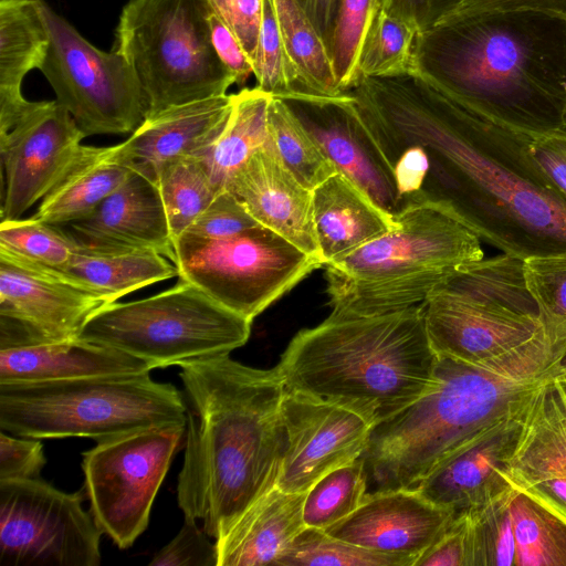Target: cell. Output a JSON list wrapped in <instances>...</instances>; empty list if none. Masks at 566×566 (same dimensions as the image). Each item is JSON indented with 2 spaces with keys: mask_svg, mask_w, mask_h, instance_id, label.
I'll list each match as a JSON object with an SVG mask.
<instances>
[{
  "mask_svg": "<svg viewBox=\"0 0 566 566\" xmlns=\"http://www.w3.org/2000/svg\"><path fill=\"white\" fill-rule=\"evenodd\" d=\"M379 10V0H338L329 55L338 88L344 94L359 82L361 50Z\"/></svg>",
  "mask_w": 566,
  "mask_h": 566,
  "instance_id": "cell-39",
  "label": "cell"
},
{
  "mask_svg": "<svg viewBox=\"0 0 566 566\" xmlns=\"http://www.w3.org/2000/svg\"><path fill=\"white\" fill-rule=\"evenodd\" d=\"M367 490V474L361 458L327 472L305 492V526L326 530L340 522L361 505Z\"/></svg>",
  "mask_w": 566,
  "mask_h": 566,
  "instance_id": "cell-36",
  "label": "cell"
},
{
  "mask_svg": "<svg viewBox=\"0 0 566 566\" xmlns=\"http://www.w3.org/2000/svg\"><path fill=\"white\" fill-rule=\"evenodd\" d=\"M436 359L421 303L378 315L331 313L296 333L275 367L287 390L343 405L375 426L428 390Z\"/></svg>",
  "mask_w": 566,
  "mask_h": 566,
  "instance_id": "cell-5",
  "label": "cell"
},
{
  "mask_svg": "<svg viewBox=\"0 0 566 566\" xmlns=\"http://www.w3.org/2000/svg\"><path fill=\"white\" fill-rule=\"evenodd\" d=\"M150 370L143 359L81 338L0 349V382L139 375Z\"/></svg>",
  "mask_w": 566,
  "mask_h": 566,
  "instance_id": "cell-25",
  "label": "cell"
},
{
  "mask_svg": "<svg viewBox=\"0 0 566 566\" xmlns=\"http://www.w3.org/2000/svg\"><path fill=\"white\" fill-rule=\"evenodd\" d=\"M42 0H0V6L2 4H12V3H25V2H40Z\"/></svg>",
  "mask_w": 566,
  "mask_h": 566,
  "instance_id": "cell-54",
  "label": "cell"
},
{
  "mask_svg": "<svg viewBox=\"0 0 566 566\" xmlns=\"http://www.w3.org/2000/svg\"><path fill=\"white\" fill-rule=\"evenodd\" d=\"M260 226L244 205L229 190L219 192L185 232L208 239H222ZM184 233V232H182Z\"/></svg>",
  "mask_w": 566,
  "mask_h": 566,
  "instance_id": "cell-44",
  "label": "cell"
},
{
  "mask_svg": "<svg viewBox=\"0 0 566 566\" xmlns=\"http://www.w3.org/2000/svg\"><path fill=\"white\" fill-rule=\"evenodd\" d=\"M269 132L283 164L306 188L314 190L338 172L317 142L280 98H271Z\"/></svg>",
  "mask_w": 566,
  "mask_h": 566,
  "instance_id": "cell-35",
  "label": "cell"
},
{
  "mask_svg": "<svg viewBox=\"0 0 566 566\" xmlns=\"http://www.w3.org/2000/svg\"><path fill=\"white\" fill-rule=\"evenodd\" d=\"M154 182L164 202L172 243L219 193L205 160L197 156L166 161Z\"/></svg>",
  "mask_w": 566,
  "mask_h": 566,
  "instance_id": "cell-34",
  "label": "cell"
},
{
  "mask_svg": "<svg viewBox=\"0 0 566 566\" xmlns=\"http://www.w3.org/2000/svg\"><path fill=\"white\" fill-rule=\"evenodd\" d=\"M526 408L490 426L451 451L415 490L430 502L458 514L513 489L506 472Z\"/></svg>",
  "mask_w": 566,
  "mask_h": 566,
  "instance_id": "cell-19",
  "label": "cell"
},
{
  "mask_svg": "<svg viewBox=\"0 0 566 566\" xmlns=\"http://www.w3.org/2000/svg\"><path fill=\"white\" fill-rule=\"evenodd\" d=\"M395 219L387 233L325 265L331 313L378 315L419 305L484 258L479 237L434 205L408 206Z\"/></svg>",
  "mask_w": 566,
  "mask_h": 566,
  "instance_id": "cell-6",
  "label": "cell"
},
{
  "mask_svg": "<svg viewBox=\"0 0 566 566\" xmlns=\"http://www.w3.org/2000/svg\"><path fill=\"white\" fill-rule=\"evenodd\" d=\"M315 233L324 265L333 263L396 226L357 184L336 172L313 190Z\"/></svg>",
  "mask_w": 566,
  "mask_h": 566,
  "instance_id": "cell-26",
  "label": "cell"
},
{
  "mask_svg": "<svg viewBox=\"0 0 566 566\" xmlns=\"http://www.w3.org/2000/svg\"><path fill=\"white\" fill-rule=\"evenodd\" d=\"M132 171L119 158L116 145H83L70 167L43 197L33 218L53 226L86 218Z\"/></svg>",
  "mask_w": 566,
  "mask_h": 566,
  "instance_id": "cell-30",
  "label": "cell"
},
{
  "mask_svg": "<svg viewBox=\"0 0 566 566\" xmlns=\"http://www.w3.org/2000/svg\"><path fill=\"white\" fill-rule=\"evenodd\" d=\"M415 566H471V537L465 511L454 516Z\"/></svg>",
  "mask_w": 566,
  "mask_h": 566,
  "instance_id": "cell-47",
  "label": "cell"
},
{
  "mask_svg": "<svg viewBox=\"0 0 566 566\" xmlns=\"http://www.w3.org/2000/svg\"><path fill=\"white\" fill-rule=\"evenodd\" d=\"M559 379L563 381V384H564V386H565V388H566V378H565V379L559 378Z\"/></svg>",
  "mask_w": 566,
  "mask_h": 566,
  "instance_id": "cell-55",
  "label": "cell"
},
{
  "mask_svg": "<svg viewBox=\"0 0 566 566\" xmlns=\"http://www.w3.org/2000/svg\"><path fill=\"white\" fill-rule=\"evenodd\" d=\"M418 34L413 25L380 9L364 42L359 61L360 77L416 74Z\"/></svg>",
  "mask_w": 566,
  "mask_h": 566,
  "instance_id": "cell-37",
  "label": "cell"
},
{
  "mask_svg": "<svg viewBox=\"0 0 566 566\" xmlns=\"http://www.w3.org/2000/svg\"><path fill=\"white\" fill-rule=\"evenodd\" d=\"M209 25L211 41L219 59L232 74L235 83L243 84L253 74L252 62L234 33L214 11L209 17Z\"/></svg>",
  "mask_w": 566,
  "mask_h": 566,
  "instance_id": "cell-51",
  "label": "cell"
},
{
  "mask_svg": "<svg viewBox=\"0 0 566 566\" xmlns=\"http://www.w3.org/2000/svg\"><path fill=\"white\" fill-rule=\"evenodd\" d=\"M186 426L130 432L83 453L84 490L102 534L120 549L147 528L157 492L185 437Z\"/></svg>",
  "mask_w": 566,
  "mask_h": 566,
  "instance_id": "cell-13",
  "label": "cell"
},
{
  "mask_svg": "<svg viewBox=\"0 0 566 566\" xmlns=\"http://www.w3.org/2000/svg\"><path fill=\"white\" fill-rule=\"evenodd\" d=\"M254 65L264 0H208Z\"/></svg>",
  "mask_w": 566,
  "mask_h": 566,
  "instance_id": "cell-49",
  "label": "cell"
},
{
  "mask_svg": "<svg viewBox=\"0 0 566 566\" xmlns=\"http://www.w3.org/2000/svg\"><path fill=\"white\" fill-rule=\"evenodd\" d=\"M253 74L255 87L271 97H313L303 87L289 60L271 0L263 3Z\"/></svg>",
  "mask_w": 566,
  "mask_h": 566,
  "instance_id": "cell-43",
  "label": "cell"
},
{
  "mask_svg": "<svg viewBox=\"0 0 566 566\" xmlns=\"http://www.w3.org/2000/svg\"><path fill=\"white\" fill-rule=\"evenodd\" d=\"M455 515L415 489L374 491L354 513L324 531L366 549L409 559L415 566Z\"/></svg>",
  "mask_w": 566,
  "mask_h": 566,
  "instance_id": "cell-20",
  "label": "cell"
},
{
  "mask_svg": "<svg viewBox=\"0 0 566 566\" xmlns=\"http://www.w3.org/2000/svg\"><path fill=\"white\" fill-rule=\"evenodd\" d=\"M381 153L409 149L431 203L522 260L566 252V200L531 158L523 130L489 119L416 74L361 76L349 92Z\"/></svg>",
  "mask_w": 566,
  "mask_h": 566,
  "instance_id": "cell-1",
  "label": "cell"
},
{
  "mask_svg": "<svg viewBox=\"0 0 566 566\" xmlns=\"http://www.w3.org/2000/svg\"><path fill=\"white\" fill-rule=\"evenodd\" d=\"M42 1L0 6V134L32 102L21 93L24 76L42 65L50 44Z\"/></svg>",
  "mask_w": 566,
  "mask_h": 566,
  "instance_id": "cell-28",
  "label": "cell"
},
{
  "mask_svg": "<svg viewBox=\"0 0 566 566\" xmlns=\"http://www.w3.org/2000/svg\"><path fill=\"white\" fill-rule=\"evenodd\" d=\"M514 490L465 511L470 526L471 566H514L515 539L510 511Z\"/></svg>",
  "mask_w": 566,
  "mask_h": 566,
  "instance_id": "cell-42",
  "label": "cell"
},
{
  "mask_svg": "<svg viewBox=\"0 0 566 566\" xmlns=\"http://www.w3.org/2000/svg\"><path fill=\"white\" fill-rule=\"evenodd\" d=\"M510 483L566 520V388L546 377L525 410Z\"/></svg>",
  "mask_w": 566,
  "mask_h": 566,
  "instance_id": "cell-21",
  "label": "cell"
},
{
  "mask_svg": "<svg viewBox=\"0 0 566 566\" xmlns=\"http://www.w3.org/2000/svg\"><path fill=\"white\" fill-rule=\"evenodd\" d=\"M551 376L557 377V378H566V350L556 358Z\"/></svg>",
  "mask_w": 566,
  "mask_h": 566,
  "instance_id": "cell-53",
  "label": "cell"
},
{
  "mask_svg": "<svg viewBox=\"0 0 566 566\" xmlns=\"http://www.w3.org/2000/svg\"><path fill=\"white\" fill-rule=\"evenodd\" d=\"M212 11L208 0H129L123 8L116 50L138 78L146 118L224 95L235 83L211 41Z\"/></svg>",
  "mask_w": 566,
  "mask_h": 566,
  "instance_id": "cell-8",
  "label": "cell"
},
{
  "mask_svg": "<svg viewBox=\"0 0 566 566\" xmlns=\"http://www.w3.org/2000/svg\"><path fill=\"white\" fill-rule=\"evenodd\" d=\"M305 493L273 488L216 539L218 566L275 565L305 527Z\"/></svg>",
  "mask_w": 566,
  "mask_h": 566,
  "instance_id": "cell-27",
  "label": "cell"
},
{
  "mask_svg": "<svg viewBox=\"0 0 566 566\" xmlns=\"http://www.w3.org/2000/svg\"><path fill=\"white\" fill-rule=\"evenodd\" d=\"M234 94H224L169 107L151 117L125 142L119 158L151 181L166 161L184 156L203 157L226 128Z\"/></svg>",
  "mask_w": 566,
  "mask_h": 566,
  "instance_id": "cell-23",
  "label": "cell"
},
{
  "mask_svg": "<svg viewBox=\"0 0 566 566\" xmlns=\"http://www.w3.org/2000/svg\"><path fill=\"white\" fill-rule=\"evenodd\" d=\"M101 535L80 493L0 481V566H97Z\"/></svg>",
  "mask_w": 566,
  "mask_h": 566,
  "instance_id": "cell-14",
  "label": "cell"
},
{
  "mask_svg": "<svg viewBox=\"0 0 566 566\" xmlns=\"http://www.w3.org/2000/svg\"><path fill=\"white\" fill-rule=\"evenodd\" d=\"M42 442L36 438L0 432V481L40 479L45 465Z\"/></svg>",
  "mask_w": 566,
  "mask_h": 566,
  "instance_id": "cell-46",
  "label": "cell"
},
{
  "mask_svg": "<svg viewBox=\"0 0 566 566\" xmlns=\"http://www.w3.org/2000/svg\"><path fill=\"white\" fill-rule=\"evenodd\" d=\"M52 271L106 303L116 302L122 296L156 282L178 276L175 263L156 251L91 248L82 244H78L64 269Z\"/></svg>",
  "mask_w": 566,
  "mask_h": 566,
  "instance_id": "cell-29",
  "label": "cell"
},
{
  "mask_svg": "<svg viewBox=\"0 0 566 566\" xmlns=\"http://www.w3.org/2000/svg\"><path fill=\"white\" fill-rule=\"evenodd\" d=\"M523 261L501 253L463 266L423 302L436 355L468 363L509 353L546 332Z\"/></svg>",
  "mask_w": 566,
  "mask_h": 566,
  "instance_id": "cell-9",
  "label": "cell"
},
{
  "mask_svg": "<svg viewBox=\"0 0 566 566\" xmlns=\"http://www.w3.org/2000/svg\"><path fill=\"white\" fill-rule=\"evenodd\" d=\"M179 367L187 423L177 502L216 541L277 486L286 387L276 367L253 368L230 354Z\"/></svg>",
  "mask_w": 566,
  "mask_h": 566,
  "instance_id": "cell-2",
  "label": "cell"
},
{
  "mask_svg": "<svg viewBox=\"0 0 566 566\" xmlns=\"http://www.w3.org/2000/svg\"><path fill=\"white\" fill-rule=\"evenodd\" d=\"M77 247L75 239L60 226L33 217L0 223V251L54 271L67 265Z\"/></svg>",
  "mask_w": 566,
  "mask_h": 566,
  "instance_id": "cell-38",
  "label": "cell"
},
{
  "mask_svg": "<svg viewBox=\"0 0 566 566\" xmlns=\"http://www.w3.org/2000/svg\"><path fill=\"white\" fill-rule=\"evenodd\" d=\"M523 140L531 158L566 200V129L523 130Z\"/></svg>",
  "mask_w": 566,
  "mask_h": 566,
  "instance_id": "cell-48",
  "label": "cell"
},
{
  "mask_svg": "<svg viewBox=\"0 0 566 566\" xmlns=\"http://www.w3.org/2000/svg\"><path fill=\"white\" fill-rule=\"evenodd\" d=\"M224 190L231 191L261 226L323 263L314 226L313 190L283 164L271 142L233 172Z\"/></svg>",
  "mask_w": 566,
  "mask_h": 566,
  "instance_id": "cell-22",
  "label": "cell"
},
{
  "mask_svg": "<svg viewBox=\"0 0 566 566\" xmlns=\"http://www.w3.org/2000/svg\"><path fill=\"white\" fill-rule=\"evenodd\" d=\"M416 75L525 132L566 129V13L455 10L418 34Z\"/></svg>",
  "mask_w": 566,
  "mask_h": 566,
  "instance_id": "cell-3",
  "label": "cell"
},
{
  "mask_svg": "<svg viewBox=\"0 0 566 566\" xmlns=\"http://www.w3.org/2000/svg\"><path fill=\"white\" fill-rule=\"evenodd\" d=\"M78 244L91 248L144 249L174 262L170 228L154 181L132 171L86 218L69 223Z\"/></svg>",
  "mask_w": 566,
  "mask_h": 566,
  "instance_id": "cell-24",
  "label": "cell"
},
{
  "mask_svg": "<svg viewBox=\"0 0 566 566\" xmlns=\"http://www.w3.org/2000/svg\"><path fill=\"white\" fill-rule=\"evenodd\" d=\"M187 406L149 373L39 382H0V429L28 438L86 437L186 426Z\"/></svg>",
  "mask_w": 566,
  "mask_h": 566,
  "instance_id": "cell-7",
  "label": "cell"
},
{
  "mask_svg": "<svg viewBox=\"0 0 566 566\" xmlns=\"http://www.w3.org/2000/svg\"><path fill=\"white\" fill-rule=\"evenodd\" d=\"M412 566L409 559L373 552L307 527L295 537L276 566Z\"/></svg>",
  "mask_w": 566,
  "mask_h": 566,
  "instance_id": "cell-41",
  "label": "cell"
},
{
  "mask_svg": "<svg viewBox=\"0 0 566 566\" xmlns=\"http://www.w3.org/2000/svg\"><path fill=\"white\" fill-rule=\"evenodd\" d=\"M271 96L256 87L234 94L229 122L205 160L219 192L233 172L258 149L270 144L269 105Z\"/></svg>",
  "mask_w": 566,
  "mask_h": 566,
  "instance_id": "cell-31",
  "label": "cell"
},
{
  "mask_svg": "<svg viewBox=\"0 0 566 566\" xmlns=\"http://www.w3.org/2000/svg\"><path fill=\"white\" fill-rule=\"evenodd\" d=\"M338 172L357 184L385 211H402L395 176L364 124L353 96L282 99Z\"/></svg>",
  "mask_w": 566,
  "mask_h": 566,
  "instance_id": "cell-18",
  "label": "cell"
},
{
  "mask_svg": "<svg viewBox=\"0 0 566 566\" xmlns=\"http://www.w3.org/2000/svg\"><path fill=\"white\" fill-rule=\"evenodd\" d=\"M174 252L180 279L251 322L323 265L261 224L222 239L184 232Z\"/></svg>",
  "mask_w": 566,
  "mask_h": 566,
  "instance_id": "cell-11",
  "label": "cell"
},
{
  "mask_svg": "<svg viewBox=\"0 0 566 566\" xmlns=\"http://www.w3.org/2000/svg\"><path fill=\"white\" fill-rule=\"evenodd\" d=\"M50 44L40 66L56 101L86 136L135 132L147 115L138 78L117 50L104 52L86 41L44 1Z\"/></svg>",
  "mask_w": 566,
  "mask_h": 566,
  "instance_id": "cell-12",
  "label": "cell"
},
{
  "mask_svg": "<svg viewBox=\"0 0 566 566\" xmlns=\"http://www.w3.org/2000/svg\"><path fill=\"white\" fill-rule=\"evenodd\" d=\"M523 272L547 337L563 354L566 350V252L530 256L523 261Z\"/></svg>",
  "mask_w": 566,
  "mask_h": 566,
  "instance_id": "cell-40",
  "label": "cell"
},
{
  "mask_svg": "<svg viewBox=\"0 0 566 566\" xmlns=\"http://www.w3.org/2000/svg\"><path fill=\"white\" fill-rule=\"evenodd\" d=\"M197 520L185 516L179 533L149 562L150 566H218L216 541L212 543Z\"/></svg>",
  "mask_w": 566,
  "mask_h": 566,
  "instance_id": "cell-45",
  "label": "cell"
},
{
  "mask_svg": "<svg viewBox=\"0 0 566 566\" xmlns=\"http://www.w3.org/2000/svg\"><path fill=\"white\" fill-rule=\"evenodd\" d=\"M463 0H379L380 9L413 25L419 33L429 30Z\"/></svg>",
  "mask_w": 566,
  "mask_h": 566,
  "instance_id": "cell-50",
  "label": "cell"
},
{
  "mask_svg": "<svg viewBox=\"0 0 566 566\" xmlns=\"http://www.w3.org/2000/svg\"><path fill=\"white\" fill-rule=\"evenodd\" d=\"M284 454L277 486L305 493L327 472L361 457L371 424L357 411L298 391L281 403Z\"/></svg>",
  "mask_w": 566,
  "mask_h": 566,
  "instance_id": "cell-17",
  "label": "cell"
},
{
  "mask_svg": "<svg viewBox=\"0 0 566 566\" xmlns=\"http://www.w3.org/2000/svg\"><path fill=\"white\" fill-rule=\"evenodd\" d=\"M510 511L514 566H566V520L515 488Z\"/></svg>",
  "mask_w": 566,
  "mask_h": 566,
  "instance_id": "cell-33",
  "label": "cell"
},
{
  "mask_svg": "<svg viewBox=\"0 0 566 566\" xmlns=\"http://www.w3.org/2000/svg\"><path fill=\"white\" fill-rule=\"evenodd\" d=\"M296 2L306 13L329 52L338 0H296Z\"/></svg>",
  "mask_w": 566,
  "mask_h": 566,
  "instance_id": "cell-52",
  "label": "cell"
},
{
  "mask_svg": "<svg viewBox=\"0 0 566 566\" xmlns=\"http://www.w3.org/2000/svg\"><path fill=\"white\" fill-rule=\"evenodd\" d=\"M289 60L311 96L337 97L329 52L296 0H271Z\"/></svg>",
  "mask_w": 566,
  "mask_h": 566,
  "instance_id": "cell-32",
  "label": "cell"
},
{
  "mask_svg": "<svg viewBox=\"0 0 566 566\" xmlns=\"http://www.w3.org/2000/svg\"><path fill=\"white\" fill-rule=\"evenodd\" d=\"M251 324L179 277L153 296L104 304L78 338L125 352L154 369L230 354L248 342Z\"/></svg>",
  "mask_w": 566,
  "mask_h": 566,
  "instance_id": "cell-10",
  "label": "cell"
},
{
  "mask_svg": "<svg viewBox=\"0 0 566 566\" xmlns=\"http://www.w3.org/2000/svg\"><path fill=\"white\" fill-rule=\"evenodd\" d=\"M104 300L0 251V349L78 338Z\"/></svg>",
  "mask_w": 566,
  "mask_h": 566,
  "instance_id": "cell-15",
  "label": "cell"
},
{
  "mask_svg": "<svg viewBox=\"0 0 566 566\" xmlns=\"http://www.w3.org/2000/svg\"><path fill=\"white\" fill-rule=\"evenodd\" d=\"M558 356L546 332L479 363L437 355L428 390L371 427L360 457L368 483L374 491L415 489L451 451L525 409Z\"/></svg>",
  "mask_w": 566,
  "mask_h": 566,
  "instance_id": "cell-4",
  "label": "cell"
},
{
  "mask_svg": "<svg viewBox=\"0 0 566 566\" xmlns=\"http://www.w3.org/2000/svg\"><path fill=\"white\" fill-rule=\"evenodd\" d=\"M85 135L56 99L32 102L0 134L4 171L1 220L18 219L59 181L75 159Z\"/></svg>",
  "mask_w": 566,
  "mask_h": 566,
  "instance_id": "cell-16",
  "label": "cell"
}]
</instances>
